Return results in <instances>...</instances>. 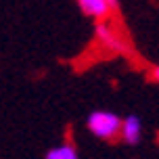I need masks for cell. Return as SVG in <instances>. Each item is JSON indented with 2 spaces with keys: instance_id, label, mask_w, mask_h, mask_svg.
I'll use <instances>...</instances> for the list:
<instances>
[{
  "instance_id": "obj_5",
  "label": "cell",
  "mask_w": 159,
  "mask_h": 159,
  "mask_svg": "<svg viewBox=\"0 0 159 159\" xmlns=\"http://www.w3.org/2000/svg\"><path fill=\"white\" fill-rule=\"evenodd\" d=\"M44 159H80V153H78V149H75V144L63 143V144H59V147L48 149Z\"/></svg>"
},
{
  "instance_id": "obj_3",
  "label": "cell",
  "mask_w": 159,
  "mask_h": 159,
  "mask_svg": "<svg viewBox=\"0 0 159 159\" xmlns=\"http://www.w3.org/2000/svg\"><path fill=\"white\" fill-rule=\"evenodd\" d=\"M82 13L94 21H103L117 11V0H78Z\"/></svg>"
},
{
  "instance_id": "obj_2",
  "label": "cell",
  "mask_w": 159,
  "mask_h": 159,
  "mask_svg": "<svg viewBox=\"0 0 159 159\" xmlns=\"http://www.w3.org/2000/svg\"><path fill=\"white\" fill-rule=\"evenodd\" d=\"M94 40H96V44L101 48H105L107 52H113V55H124V52H128V44L115 32V27L107 23V19L98 21V25L94 27Z\"/></svg>"
},
{
  "instance_id": "obj_1",
  "label": "cell",
  "mask_w": 159,
  "mask_h": 159,
  "mask_svg": "<svg viewBox=\"0 0 159 159\" xmlns=\"http://www.w3.org/2000/svg\"><path fill=\"white\" fill-rule=\"evenodd\" d=\"M119 124L121 117L113 111H92L86 119V128L90 130V134H94L101 140H115L119 136Z\"/></svg>"
},
{
  "instance_id": "obj_6",
  "label": "cell",
  "mask_w": 159,
  "mask_h": 159,
  "mask_svg": "<svg viewBox=\"0 0 159 159\" xmlns=\"http://www.w3.org/2000/svg\"><path fill=\"white\" fill-rule=\"evenodd\" d=\"M153 80L159 82V65H157V67H153Z\"/></svg>"
},
{
  "instance_id": "obj_4",
  "label": "cell",
  "mask_w": 159,
  "mask_h": 159,
  "mask_svg": "<svg viewBox=\"0 0 159 159\" xmlns=\"http://www.w3.org/2000/svg\"><path fill=\"white\" fill-rule=\"evenodd\" d=\"M119 138L126 144L134 147L143 140V121L138 115H128V117H121V124H119Z\"/></svg>"
}]
</instances>
